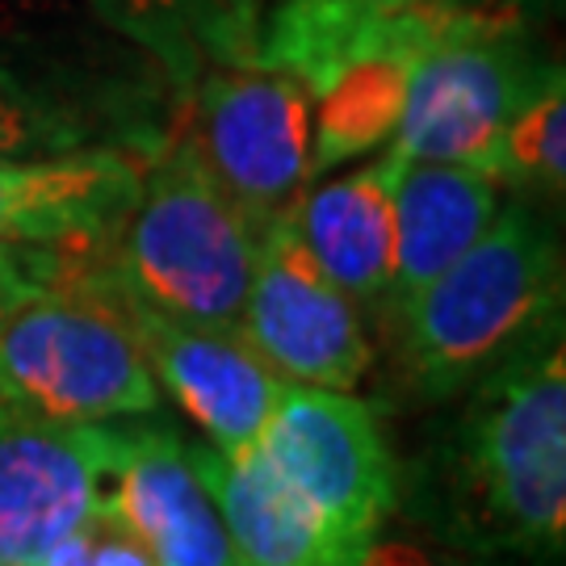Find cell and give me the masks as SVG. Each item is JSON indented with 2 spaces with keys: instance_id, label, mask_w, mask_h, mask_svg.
I'll list each match as a JSON object with an SVG mask.
<instances>
[{
  "instance_id": "9c48e42d",
  "label": "cell",
  "mask_w": 566,
  "mask_h": 566,
  "mask_svg": "<svg viewBox=\"0 0 566 566\" xmlns=\"http://www.w3.org/2000/svg\"><path fill=\"white\" fill-rule=\"evenodd\" d=\"M118 458L122 428L0 403V558L39 566L93 516Z\"/></svg>"
},
{
  "instance_id": "30bf717a",
  "label": "cell",
  "mask_w": 566,
  "mask_h": 566,
  "mask_svg": "<svg viewBox=\"0 0 566 566\" xmlns=\"http://www.w3.org/2000/svg\"><path fill=\"white\" fill-rule=\"evenodd\" d=\"M126 315L156 386L202 428L210 449L231 458L256 446L285 382L248 344L240 324H185L135 303H126Z\"/></svg>"
},
{
  "instance_id": "6da1fadb",
  "label": "cell",
  "mask_w": 566,
  "mask_h": 566,
  "mask_svg": "<svg viewBox=\"0 0 566 566\" xmlns=\"http://www.w3.org/2000/svg\"><path fill=\"white\" fill-rule=\"evenodd\" d=\"M424 486V516L446 546L512 563H546L563 554V319L528 336L465 390Z\"/></svg>"
},
{
  "instance_id": "ac0fdd59",
  "label": "cell",
  "mask_w": 566,
  "mask_h": 566,
  "mask_svg": "<svg viewBox=\"0 0 566 566\" xmlns=\"http://www.w3.org/2000/svg\"><path fill=\"white\" fill-rule=\"evenodd\" d=\"M486 177L500 189L558 198L566 185V76L554 67L500 130Z\"/></svg>"
},
{
  "instance_id": "8992f818",
  "label": "cell",
  "mask_w": 566,
  "mask_h": 566,
  "mask_svg": "<svg viewBox=\"0 0 566 566\" xmlns=\"http://www.w3.org/2000/svg\"><path fill=\"white\" fill-rule=\"evenodd\" d=\"M193 88L189 139L248 227L264 235L311 185L315 93L264 63L210 67Z\"/></svg>"
},
{
  "instance_id": "e0dca14e",
  "label": "cell",
  "mask_w": 566,
  "mask_h": 566,
  "mask_svg": "<svg viewBox=\"0 0 566 566\" xmlns=\"http://www.w3.org/2000/svg\"><path fill=\"white\" fill-rule=\"evenodd\" d=\"M411 4L420 0H273L261 21L256 63L282 67L319 93L378 21Z\"/></svg>"
},
{
  "instance_id": "ffe728a7",
  "label": "cell",
  "mask_w": 566,
  "mask_h": 566,
  "mask_svg": "<svg viewBox=\"0 0 566 566\" xmlns=\"http://www.w3.org/2000/svg\"><path fill=\"white\" fill-rule=\"evenodd\" d=\"M88 248H51V243H0V319L51 285L67 264Z\"/></svg>"
},
{
  "instance_id": "d6986e66",
  "label": "cell",
  "mask_w": 566,
  "mask_h": 566,
  "mask_svg": "<svg viewBox=\"0 0 566 566\" xmlns=\"http://www.w3.org/2000/svg\"><path fill=\"white\" fill-rule=\"evenodd\" d=\"M81 143L76 118L0 60V156H55Z\"/></svg>"
},
{
  "instance_id": "8fae6325",
  "label": "cell",
  "mask_w": 566,
  "mask_h": 566,
  "mask_svg": "<svg viewBox=\"0 0 566 566\" xmlns=\"http://www.w3.org/2000/svg\"><path fill=\"white\" fill-rule=\"evenodd\" d=\"M102 507L135 533L151 566H240L206 483L202 446L172 428H122V458L105 479Z\"/></svg>"
},
{
  "instance_id": "44dd1931",
  "label": "cell",
  "mask_w": 566,
  "mask_h": 566,
  "mask_svg": "<svg viewBox=\"0 0 566 566\" xmlns=\"http://www.w3.org/2000/svg\"><path fill=\"white\" fill-rule=\"evenodd\" d=\"M353 566H504L500 558H479L437 542H416V537H369L361 558Z\"/></svg>"
},
{
  "instance_id": "7a4b0ae2",
  "label": "cell",
  "mask_w": 566,
  "mask_h": 566,
  "mask_svg": "<svg viewBox=\"0 0 566 566\" xmlns=\"http://www.w3.org/2000/svg\"><path fill=\"white\" fill-rule=\"evenodd\" d=\"M558 319L563 243L537 206L500 202L483 235L386 327L411 395L446 403Z\"/></svg>"
},
{
  "instance_id": "277c9868",
  "label": "cell",
  "mask_w": 566,
  "mask_h": 566,
  "mask_svg": "<svg viewBox=\"0 0 566 566\" xmlns=\"http://www.w3.org/2000/svg\"><path fill=\"white\" fill-rule=\"evenodd\" d=\"M105 248V277L126 303L185 324H240L261 235L181 135L139 181Z\"/></svg>"
},
{
  "instance_id": "7402d4cb",
  "label": "cell",
  "mask_w": 566,
  "mask_h": 566,
  "mask_svg": "<svg viewBox=\"0 0 566 566\" xmlns=\"http://www.w3.org/2000/svg\"><path fill=\"white\" fill-rule=\"evenodd\" d=\"M465 4H516L521 9V4H533V0H465Z\"/></svg>"
},
{
  "instance_id": "2e32d148",
  "label": "cell",
  "mask_w": 566,
  "mask_h": 566,
  "mask_svg": "<svg viewBox=\"0 0 566 566\" xmlns=\"http://www.w3.org/2000/svg\"><path fill=\"white\" fill-rule=\"evenodd\" d=\"M93 13L147 51L168 81L193 88L210 67L256 63L264 0H88Z\"/></svg>"
},
{
  "instance_id": "ba28073f",
  "label": "cell",
  "mask_w": 566,
  "mask_h": 566,
  "mask_svg": "<svg viewBox=\"0 0 566 566\" xmlns=\"http://www.w3.org/2000/svg\"><path fill=\"white\" fill-rule=\"evenodd\" d=\"M240 332L282 382L357 390L374 365L361 306L306 252L294 206L264 227Z\"/></svg>"
},
{
  "instance_id": "9a60e30c",
  "label": "cell",
  "mask_w": 566,
  "mask_h": 566,
  "mask_svg": "<svg viewBox=\"0 0 566 566\" xmlns=\"http://www.w3.org/2000/svg\"><path fill=\"white\" fill-rule=\"evenodd\" d=\"M500 210V185L462 164L407 160L395 181V269L378 319L420 294L483 235Z\"/></svg>"
},
{
  "instance_id": "52a82bcc",
  "label": "cell",
  "mask_w": 566,
  "mask_h": 566,
  "mask_svg": "<svg viewBox=\"0 0 566 566\" xmlns=\"http://www.w3.org/2000/svg\"><path fill=\"white\" fill-rule=\"evenodd\" d=\"M269 470L353 542H369L399 507V462L374 407L353 390L285 382L256 437Z\"/></svg>"
},
{
  "instance_id": "3957f363",
  "label": "cell",
  "mask_w": 566,
  "mask_h": 566,
  "mask_svg": "<svg viewBox=\"0 0 566 566\" xmlns=\"http://www.w3.org/2000/svg\"><path fill=\"white\" fill-rule=\"evenodd\" d=\"M160 386L97 248L0 319V403L67 424L151 416Z\"/></svg>"
},
{
  "instance_id": "7c38bea8",
  "label": "cell",
  "mask_w": 566,
  "mask_h": 566,
  "mask_svg": "<svg viewBox=\"0 0 566 566\" xmlns=\"http://www.w3.org/2000/svg\"><path fill=\"white\" fill-rule=\"evenodd\" d=\"M143 172L109 147L0 156V243L105 248L139 198Z\"/></svg>"
},
{
  "instance_id": "5b68a950",
  "label": "cell",
  "mask_w": 566,
  "mask_h": 566,
  "mask_svg": "<svg viewBox=\"0 0 566 566\" xmlns=\"http://www.w3.org/2000/svg\"><path fill=\"white\" fill-rule=\"evenodd\" d=\"M554 67L558 63L528 39L516 4L441 0L437 25L407 72L390 151L486 172L507 118Z\"/></svg>"
},
{
  "instance_id": "5bb4252c",
  "label": "cell",
  "mask_w": 566,
  "mask_h": 566,
  "mask_svg": "<svg viewBox=\"0 0 566 566\" xmlns=\"http://www.w3.org/2000/svg\"><path fill=\"white\" fill-rule=\"evenodd\" d=\"M206 483L219 500L240 566H353L365 542L344 537L269 470L256 446L219 453L202 446Z\"/></svg>"
},
{
  "instance_id": "603a6c76",
  "label": "cell",
  "mask_w": 566,
  "mask_h": 566,
  "mask_svg": "<svg viewBox=\"0 0 566 566\" xmlns=\"http://www.w3.org/2000/svg\"><path fill=\"white\" fill-rule=\"evenodd\" d=\"M0 566H21V563H4V558H0Z\"/></svg>"
},
{
  "instance_id": "4fadbf2b",
  "label": "cell",
  "mask_w": 566,
  "mask_h": 566,
  "mask_svg": "<svg viewBox=\"0 0 566 566\" xmlns=\"http://www.w3.org/2000/svg\"><path fill=\"white\" fill-rule=\"evenodd\" d=\"M403 156L386 147L382 160L365 164L327 185H306L294 202V227L306 252L361 311L382 315L395 269V181Z\"/></svg>"
}]
</instances>
